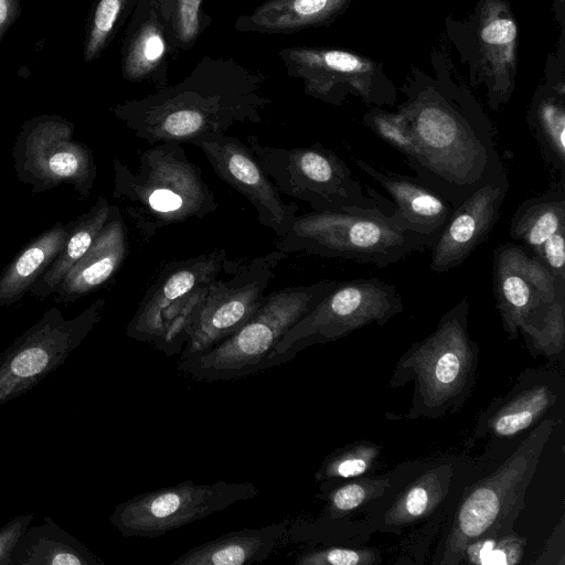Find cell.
Masks as SVG:
<instances>
[{
	"label": "cell",
	"instance_id": "1",
	"mask_svg": "<svg viewBox=\"0 0 565 565\" xmlns=\"http://www.w3.org/2000/svg\"><path fill=\"white\" fill-rule=\"evenodd\" d=\"M398 110L415 137L411 169L454 209L491 182L509 181L491 122L476 98L448 75H413Z\"/></svg>",
	"mask_w": 565,
	"mask_h": 565
},
{
	"label": "cell",
	"instance_id": "2",
	"mask_svg": "<svg viewBox=\"0 0 565 565\" xmlns=\"http://www.w3.org/2000/svg\"><path fill=\"white\" fill-rule=\"evenodd\" d=\"M265 76L227 57L205 55L181 82L127 99L113 108L149 145L191 143L226 134L237 124H259L271 104Z\"/></svg>",
	"mask_w": 565,
	"mask_h": 565
},
{
	"label": "cell",
	"instance_id": "3",
	"mask_svg": "<svg viewBox=\"0 0 565 565\" xmlns=\"http://www.w3.org/2000/svg\"><path fill=\"white\" fill-rule=\"evenodd\" d=\"M113 196L125 204L143 243L160 230L215 212L218 202L200 167L191 162L182 143L160 142L143 150L131 170L114 160Z\"/></svg>",
	"mask_w": 565,
	"mask_h": 565
},
{
	"label": "cell",
	"instance_id": "4",
	"mask_svg": "<svg viewBox=\"0 0 565 565\" xmlns=\"http://www.w3.org/2000/svg\"><path fill=\"white\" fill-rule=\"evenodd\" d=\"M339 281L286 286L265 296L252 318L212 349L179 361L196 381H230L275 366V349L287 331L311 311Z\"/></svg>",
	"mask_w": 565,
	"mask_h": 565
},
{
	"label": "cell",
	"instance_id": "5",
	"mask_svg": "<svg viewBox=\"0 0 565 565\" xmlns=\"http://www.w3.org/2000/svg\"><path fill=\"white\" fill-rule=\"evenodd\" d=\"M439 235L403 231L380 211H311L298 214L288 233L278 237L274 246L286 255L302 253L384 268L422 248L431 247Z\"/></svg>",
	"mask_w": 565,
	"mask_h": 565
},
{
	"label": "cell",
	"instance_id": "6",
	"mask_svg": "<svg viewBox=\"0 0 565 565\" xmlns=\"http://www.w3.org/2000/svg\"><path fill=\"white\" fill-rule=\"evenodd\" d=\"M469 308L465 296L399 359L391 385L415 381L413 417L441 415L468 394L478 358V345L468 332Z\"/></svg>",
	"mask_w": 565,
	"mask_h": 565
},
{
	"label": "cell",
	"instance_id": "7",
	"mask_svg": "<svg viewBox=\"0 0 565 565\" xmlns=\"http://www.w3.org/2000/svg\"><path fill=\"white\" fill-rule=\"evenodd\" d=\"M246 142L279 192L307 202L315 212L394 211L393 202L373 189L364 193L347 162L320 143L273 147L253 135Z\"/></svg>",
	"mask_w": 565,
	"mask_h": 565
},
{
	"label": "cell",
	"instance_id": "8",
	"mask_svg": "<svg viewBox=\"0 0 565 565\" xmlns=\"http://www.w3.org/2000/svg\"><path fill=\"white\" fill-rule=\"evenodd\" d=\"M227 263L226 250L214 249L162 264L127 324V337L168 356L180 354L210 285Z\"/></svg>",
	"mask_w": 565,
	"mask_h": 565
},
{
	"label": "cell",
	"instance_id": "9",
	"mask_svg": "<svg viewBox=\"0 0 565 565\" xmlns=\"http://www.w3.org/2000/svg\"><path fill=\"white\" fill-rule=\"evenodd\" d=\"M554 425L551 419L542 422L491 475L469 489L446 536L440 564L460 563L465 546L480 536L509 532Z\"/></svg>",
	"mask_w": 565,
	"mask_h": 565
},
{
	"label": "cell",
	"instance_id": "10",
	"mask_svg": "<svg viewBox=\"0 0 565 565\" xmlns=\"http://www.w3.org/2000/svg\"><path fill=\"white\" fill-rule=\"evenodd\" d=\"M396 287L376 277L339 281L311 311L297 321L275 349V364L301 350L338 340L367 324H384L403 312Z\"/></svg>",
	"mask_w": 565,
	"mask_h": 565
},
{
	"label": "cell",
	"instance_id": "11",
	"mask_svg": "<svg viewBox=\"0 0 565 565\" xmlns=\"http://www.w3.org/2000/svg\"><path fill=\"white\" fill-rule=\"evenodd\" d=\"M258 493L250 482L198 484L186 480L119 503L109 523L125 537L156 539Z\"/></svg>",
	"mask_w": 565,
	"mask_h": 565
},
{
	"label": "cell",
	"instance_id": "12",
	"mask_svg": "<svg viewBox=\"0 0 565 565\" xmlns=\"http://www.w3.org/2000/svg\"><path fill=\"white\" fill-rule=\"evenodd\" d=\"M105 299L72 319L49 309L0 355V406L31 391L64 364L102 319Z\"/></svg>",
	"mask_w": 565,
	"mask_h": 565
},
{
	"label": "cell",
	"instance_id": "13",
	"mask_svg": "<svg viewBox=\"0 0 565 565\" xmlns=\"http://www.w3.org/2000/svg\"><path fill=\"white\" fill-rule=\"evenodd\" d=\"M286 257L276 249L253 259L230 262L231 276L210 285L179 361L212 349L243 327L263 303L276 267Z\"/></svg>",
	"mask_w": 565,
	"mask_h": 565
},
{
	"label": "cell",
	"instance_id": "14",
	"mask_svg": "<svg viewBox=\"0 0 565 565\" xmlns=\"http://www.w3.org/2000/svg\"><path fill=\"white\" fill-rule=\"evenodd\" d=\"M286 73L303 83V90L321 102L339 106L349 95L374 106H394L397 90L382 64L355 52L295 46L278 52Z\"/></svg>",
	"mask_w": 565,
	"mask_h": 565
},
{
	"label": "cell",
	"instance_id": "15",
	"mask_svg": "<svg viewBox=\"0 0 565 565\" xmlns=\"http://www.w3.org/2000/svg\"><path fill=\"white\" fill-rule=\"evenodd\" d=\"M74 125L57 115H40L24 122L14 146L17 175L45 191L70 183L87 196L96 178L92 150L73 139Z\"/></svg>",
	"mask_w": 565,
	"mask_h": 565
},
{
	"label": "cell",
	"instance_id": "16",
	"mask_svg": "<svg viewBox=\"0 0 565 565\" xmlns=\"http://www.w3.org/2000/svg\"><path fill=\"white\" fill-rule=\"evenodd\" d=\"M492 282L495 307L512 340L565 295V280L556 278L527 248L514 243L494 249Z\"/></svg>",
	"mask_w": 565,
	"mask_h": 565
},
{
	"label": "cell",
	"instance_id": "17",
	"mask_svg": "<svg viewBox=\"0 0 565 565\" xmlns=\"http://www.w3.org/2000/svg\"><path fill=\"white\" fill-rule=\"evenodd\" d=\"M469 22L472 85L483 84L488 106L499 110L515 87L519 35L514 15L505 0H479Z\"/></svg>",
	"mask_w": 565,
	"mask_h": 565
},
{
	"label": "cell",
	"instance_id": "18",
	"mask_svg": "<svg viewBox=\"0 0 565 565\" xmlns=\"http://www.w3.org/2000/svg\"><path fill=\"white\" fill-rule=\"evenodd\" d=\"M215 174L243 195L256 210L260 225L281 237L295 223L299 207L281 199V193L247 147L227 134L203 139L196 145Z\"/></svg>",
	"mask_w": 565,
	"mask_h": 565
},
{
	"label": "cell",
	"instance_id": "19",
	"mask_svg": "<svg viewBox=\"0 0 565 565\" xmlns=\"http://www.w3.org/2000/svg\"><path fill=\"white\" fill-rule=\"evenodd\" d=\"M509 181L487 183L455 207L431 246L429 267L441 274L461 265L494 227Z\"/></svg>",
	"mask_w": 565,
	"mask_h": 565
},
{
	"label": "cell",
	"instance_id": "20",
	"mask_svg": "<svg viewBox=\"0 0 565 565\" xmlns=\"http://www.w3.org/2000/svg\"><path fill=\"white\" fill-rule=\"evenodd\" d=\"M509 235L522 243L556 278L565 280V178L518 206Z\"/></svg>",
	"mask_w": 565,
	"mask_h": 565
},
{
	"label": "cell",
	"instance_id": "21",
	"mask_svg": "<svg viewBox=\"0 0 565 565\" xmlns=\"http://www.w3.org/2000/svg\"><path fill=\"white\" fill-rule=\"evenodd\" d=\"M358 168L377 182L392 198L388 220L398 228L418 234H440L454 207L418 178L379 170L352 158Z\"/></svg>",
	"mask_w": 565,
	"mask_h": 565
},
{
	"label": "cell",
	"instance_id": "22",
	"mask_svg": "<svg viewBox=\"0 0 565 565\" xmlns=\"http://www.w3.org/2000/svg\"><path fill=\"white\" fill-rule=\"evenodd\" d=\"M172 52L154 8L148 0H138L124 34L122 77L131 83L148 82L156 89L168 85V56Z\"/></svg>",
	"mask_w": 565,
	"mask_h": 565
},
{
	"label": "cell",
	"instance_id": "23",
	"mask_svg": "<svg viewBox=\"0 0 565 565\" xmlns=\"http://www.w3.org/2000/svg\"><path fill=\"white\" fill-rule=\"evenodd\" d=\"M127 253V227L119 209L111 205L109 217L93 244L57 287L60 301L74 302L100 288L119 270Z\"/></svg>",
	"mask_w": 565,
	"mask_h": 565
},
{
	"label": "cell",
	"instance_id": "24",
	"mask_svg": "<svg viewBox=\"0 0 565 565\" xmlns=\"http://www.w3.org/2000/svg\"><path fill=\"white\" fill-rule=\"evenodd\" d=\"M289 519L257 529L232 531L195 546L171 565H243L268 558L289 539Z\"/></svg>",
	"mask_w": 565,
	"mask_h": 565
},
{
	"label": "cell",
	"instance_id": "25",
	"mask_svg": "<svg viewBox=\"0 0 565 565\" xmlns=\"http://www.w3.org/2000/svg\"><path fill=\"white\" fill-rule=\"evenodd\" d=\"M353 0H267L248 14H241L237 32L291 34L332 23Z\"/></svg>",
	"mask_w": 565,
	"mask_h": 565
},
{
	"label": "cell",
	"instance_id": "26",
	"mask_svg": "<svg viewBox=\"0 0 565 565\" xmlns=\"http://www.w3.org/2000/svg\"><path fill=\"white\" fill-rule=\"evenodd\" d=\"M10 565H104L81 541L61 529L50 516L29 526L17 543Z\"/></svg>",
	"mask_w": 565,
	"mask_h": 565
},
{
	"label": "cell",
	"instance_id": "27",
	"mask_svg": "<svg viewBox=\"0 0 565 565\" xmlns=\"http://www.w3.org/2000/svg\"><path fill=\"white\" fill-rule=\"evenodd\" d=\"M73 222L55 223L33 238L0 275V307L24 297L55 260L70 235Z\"/></svg>",
	"mask_w": 565,
	"mask_h": 565
},
{
	"label": "cell",
	"instance_id": "28",
	"mask_svg": "<svg viewBox=\"0 0 565 565\" xmlns=\"http://www.w3.org/2000/svg\"><path fill=\"white\" fill-rule=\"evenodd\" d=\"M527 121L546 164L565 178V84L540 86L532 99Z\"/></svg>",
	"mask_w": 565,
	"mask_h": 565
},
{
	"label": "cell",
	"instance_id": "29",
	"mask_svg": "<svg viewBox=\"0 0 565 565\" xmlns=\"http://www.w3.org/2000/svg\"><path fill=\"white\" fill-rule=\"evenodd\" d=\"M110 211L111 205L108 200L100 196L88 212L73 221L65 245L55 260L34 282L30 290L32 295L45 298L56 291L67 271L90 247L107 222Z\"/></svg>",
	"mask_w": 565,
	"mask_h": 565
},
{
	"label": "cell",
	"instance_id": "30",
	"mask_svg": "<svg viewBox=\"0 0 565 565\" xmlns=\"http://www.w3.org/2000/svg\"><path fill=\"white\" fill-rule=\"evenodd\" d=\"M556 394L547 385L527 387L491 411L484 424L486 433L494 437H510L535 424L555 403Z\"/></svg>",
	"mask_w": 565,
	"mask_h": 565
},
{
	"label": "cell",
	"instance_id": "31",
	"mask_svg": "<svg viewBox=\"0 0 565 565\" xmlns=\"http://www.w3.org/2000/svg\"><path fill=\"white\" fill-rule=\"evenodd\" d=\"M450 482L448 466L430 469L409 484L387 510L385 521L405 525L431 512L445 498Z\"/></svg>",
	"mask_w": 565,
	"mask_h": 565
},
{
	"label": "cell",
	"instance_id": "32",
	"mask_svg": "<svg viewBox=\"0 0 565 565\" xmlns=\"http://www.w3.org/2000/svg\"><path fill=\"white\" fill-rule=\"evenodd\" d=\"M154 8L173 52L190 51L211 23L203 0H148Z\"/></svg>",
	"mask_w": 565,
	"mask_h": 565
},
{
	"label": "cell",
	"instance_id": "33",
	"mask_svg": "<svg viewBox=\"0 0 565 565\" xmlns=\"http://www.w3.org/2000/svg\"><path fill=\"white\" fill-rule=\"evenodd\" d=\"M138 0H95L87 15L83 55L97 61L130 19Z\"/></svg>",
	"mask_w": 565,
	"mask_h": 565
},
{
	"label": "cell",
	"instance_id": "34",
	"mask_svg": "<svg viewBox=\"0 0 565 565\" xmlns=\"http://www.w3.org/2000/svg\"><path fill=\"white\" fill-rule=\"evenodd\" d=\"M379 454V446L369 441L348 445L324 459L315 473V479L320 482H333L360 477L372 467Z\"/></svg>",
	"mask_w": 565,
	"mask_h": 565
},
{
	"label": "cell",
	"instance_id": "35",
	"mask_svg": "<svg viewBox=\"0 0 565 565\" xmlns=\"http://www.w3.org/2000/svg\"><path fill=\"white\" fill-rule=\"evenodd\" d=\"M525 539L513 533H492L469 542L461 562L477 565H514L521 562Z\"/></svg>",
	"mask_w": 565,
	"mask_h": 565
},
{
	"label": "cell",
	"instance_id": "36",
	"mask_svg": "<svg viewBox=\"0 0 565 565\" xmlns=\"http://www.w3.org/2000/svg\"><path fill=\"white\" fill-rule=\"evenodd\" d=\"M362 122L380 139L399 151L409 167L416 161L417 143L405 116L399 110L388 111L373 106L364 114Z\"/></svg>",
	"mask_w": 565,
	"mask_h": 565
},
{
	"label": "cell",
	"instance_id": "37",
	"mask_svg": "<svg viewBox=\"0 0 565 565\" xmlns=\"http://www.w3.org/2000/svg\"><path fill=\"white\" fill-rule=\"evenodd\" d=\"M532 354L555 355L565 344V295L558 297L545 313L521 332Z\"/></svg>",
	"mask_w": 565,
	"mask_h": 565
},
{
	"label": "cell",
	"instance_id": "38",
	"mask_svg": "<svg viewBox=\"0 0 565 565\" xmlns=\"http://www.w3.org/2000/svg\"><path fill=\"white\" fill-rule=\"evenodd\" d=\"M388 487L385 479L361 478L331 490L327 495L328 518L335 519L353 511L367 500L381 495Z\"/></svg>",
	"mask_w": 565,
	"mask_h": 565
},
{
	"label": "cell",
	"instance_id": "39",
	"mask_svg": "<svg viewBox=\"0 0 565 565\" xmlns=\"http://www.w3.org/2000/svg\"><path fill=\"white\" fill-rule=\"evenodd\" d=\"M376 562V555L371 550L347 547H328L300 554L297 565H370Z\"/></svg>",
	"mask_w": 565,
	"mask_h": 565
},
{
	"label": "cell",
	"instance_id": "40",
	"mask_svg": "<svg viewBox=\"0 0 565 565\" xmlns=\"http://www.w3.org/2000/svg\"><path fill=\"white\" fill-rule=\"evenodd\" d=\"M33 518V512L22 513L0 526V565H10L12 552Z\"/></svg>",
	"mask_w": 565,
	"mask_h": 565
},
{
	"label": "cell",
	"instance_id": "41",
	"mask_svg": "<svg viewBox=\"0 0 565 565\" xmlns=\"http://www.w3.org/2000/svg\"><path fill=\"white\" fill-rule=\"evenodd\" d=\"M22 12L21 0H0V46L11 26Z\"/></svg>",
	"mask_w": 565,
	"mask_h": 565
}]
</instances>
